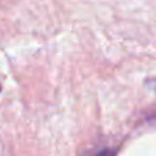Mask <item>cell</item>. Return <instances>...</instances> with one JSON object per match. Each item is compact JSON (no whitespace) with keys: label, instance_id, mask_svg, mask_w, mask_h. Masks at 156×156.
<instances>
[{"label":"cell","instance_id":"6da1fadb","mask_svg":"<svg viewBox=\"0 0 156 156\" xmlns=\"http://www.w3.org/2000/svg\"><path fill=\"white\" fill-rule=\"evenodd\" d=\"M0 89H2V88H0Z\"/></svg>","mask_w":156,"mask_h":156}]
</instances>
